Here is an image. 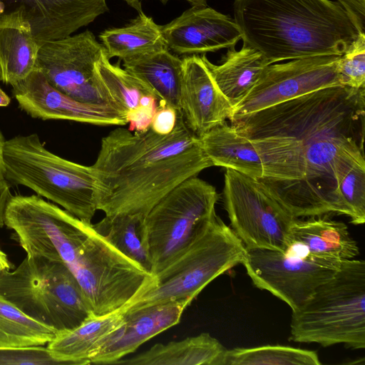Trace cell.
I'll return each instance as SVG.
<instances>
[{
	"instance_id": "30bf717a",
	"label": "cell",
	"mask_w": 365,
	"mask_h": 365,
	"mask_svg": "<svg viewBox=\"0 0 365 365\" xmlns=\"http://www.w3.org/2000/svg\"><path fill=\"white\" fill-rule=\"evenodd\" d=\"M343 262L314 257L299 244L292 242L283 252L246 248L242 264L256 287L272 293L293 311L309 299L321 284L330 279Z\"/></svg>"
},
{
	"instance_id": "f546056e",
	"label": "cell",
	"mask_w": 365,
	"mask_h": 365,
	"mask_svg": "<svg viewBox=\"0 0 365 365\" xmlns=\"http://www.w3.org/2000/svg\"><path fill=\"white\" fill-rule=\"evenodd\" d=\"M339 194L349 210L351 222H365V163L352 165L339 180Z\"/></svg>"
},
{
	"instance_id": "d6a6232c",
	"label": "cell",
	"mask_w": 365,
	"mask_h": 365,
	"mask_svg": "<svg viewBox=\"0 0 365 365\" xmlns=\"http://www.w3.org/2000/svg\"><path fill=\"white\" fill-rule=\"evenodd\" d=\"M178 112L168 106H158L150 128L158 135L170 133L176 125Z\"/></svg>"
},
{
	"instance_id": "5bb4252c",
	"label": "cell",
	"mask_w": 365,
	"mask_h": 365,
	"mask_svg": "<svg viewBox=\"0 0 365 365\" xmlns=\"http://www.w3.org/2000/svg\"><path fill=\"white\" fill-rule=\"evenodd\" d=\"M108 11L106 0H0V25L21 13L41 45L71 35Z\"/></svg>"
},
{
	"instance_id": "9c48e42d",
	"label": "cell",
	"mask_w": 365,
	"mask_h": 365,
	"mask_svg": "<svg viewBox=\"0 0 365 365\" xmlns=\"http://www.w3.org/2000/svg\"><path fill=\"white\" fill-rule=\"evenodd\" d=\"M223 202L232 230L247 249L284 252L294 217L257 179L226 169Z\"/></svg>"
},
{
	"instance_id": "2e32d148",
	"label": "cell",
	"mask_w": 365,
	"mask_h": 365,
	"mask_svg": "<svg viewBox=\"0 0 365 365\" xmlns=\"http://www.w3.org/2000/svg\"><path fill=\"white\" fill-rule=\"evenodd\" d=\"M182 60L180 111L197 137L232 116L233 107L220 91L200 55Z\"/></svg>"
},
{
	"instance_id": "4316f807",
	"label": "cell",
	"mask_w": 365,
	"mask_h": 365,
	"mask_svg": "<svg viewBox=\"0 0 365 365\" xmlns=\"http://www.w3.org/2000/svg\"><path fill=\"white\" fill-rule=\"evenodd\" d=\"M59 333L26 315L0 294V346H43Z\"/></svg>"
},
{
	"instance_id": "5b68a950",
	"label": "cell",
	"mask_w": 365,
	"mask_h": 365,
	"mask_svg": "<svg viewBox=\"0 0 365 365\" xmlns=\"http://www.w3.org/2000/svg\"><path fill=\"white\" fill-rule=\"evenodd\" d=\"M4 165L6 180L31 189L81 220L91 223L98 210L96 179L91 166L55 155L36 133L6 140Z\"/></svg>"
},
{
	"instance_id": "277c9868",
	"label": "cell",
	"mask_w": 365,
	"mask_h": 365,
	"mask_svg": "<svg viewBox=\"0 0 365 365\" xmlns=\"http://www.w3.org/2000/svg\"><path fill=\"white\" fill-rule=\"evenodd\" d=\"M289 340L365 348V262L348 259L309 299L292 311Z\"/></svg>"
},
{
	"instance_id": "7a4b0ae2",
	"label": "cell",
	"mask_w": 365,
	"mask_h": 365,
	"mask_svg": "<svg viewBox=\"0 0 365 365\" xmlns=\"http://www.w3.org/2000/svg\"><path fill=\"white\" fill-rule=\"evenodd\" d=\"M211 166L181 111L168 135H158L150 128L134 133L115 128L102 138L91 165L97 210L106 215L145 216L172 189Z\"/></svg>"
},
{
	"instance_id": "4fadbf2b",
	"label": "cell",
	"mask_w": 365,
	"mask_h": 365,
	"mask_svg": "<svg viewBox=\"0 0 365 365\" xmlns=\"http://www.w3.org/2000/svg\"><path fill=\"white\" fill-rule=\"evenodd\" d=\"M12 88L19 108L34 118L69 120L98 125L127 124L124 112L110 105L76 100L51 86L37 68Z\"/></svg>"
},
{
	"instance_id": "74e56055",
	"label": "cell",
	"mask_w": 365,
	"mask_h": 365,
	"mask_svg": "<svg viewBox=\"0 0 365 365\" xmlns=\"http://www.w3.org/2000/svg\"><path fill=\"white\" fill-rule=\"evenodd\" d=\"M12 264L9 262L7 255L0 250V273L11 270Z\"/></svg>"
},
{
	"instance_id": "f35d334b",
	"label": "cell",
	"mask_w": 365,
	"mask_h": 365,
	"mask_svg": "<svg viewBox=\"0 0 365 365\" xmlns=\"http://www.w3.org/2000/svg\"><path fill=\"white\" fill-rule=\"evenodd\" d=\"M142 1L143 0H138ZM187 1L192 6H207V0H185ZM160 1L165 4L168 0H160Z\"/></svg>"
},
{
	"instance_id": "ba28073f",
	"label": "cell",
	"mask_w": 365,
	"mask_h": 365,
	"mask_svg": "<svg viewBox=\"0 0 365 365\" xmlns=\"http://www.w3.org/2000/svg\"><path fill=\"white\" fill-rule=\"evenodd\" d=\"M217 200L215 187L194 176L178 185L152 207L145 221L153 276L212 220Z\"/></svg>"
},
{
	"instance_id": "3957f363",
	"label": "cell",
	"mask_w": 365,
	"mask_h": 365,
	"mask_svg": "<svg viewBox=\"0 0 365 365\" xmlns=\"http://www.w3.org/2000/svg\"><path fill=\"white\" fill-rule=\"evenodd\" d=\"M234 20L243 43L269 63L317 56H341L358 31L336 1L235 0Z\"/></svg>"
},
{
	"instance_id": "484cf974",
	"label": "cell",
	"mask_w": 365,
	"mask_h": 365,
	"mask_svg": "<svg viewBox=\"0 0 365 365\" xmlns=\"http://www.w3.org/2000/svg\"><path fill=\"white\" fill-rule=\"evenodd\" d=\"M145 217L140 214L106 215L92 226L120 252L153 274Z\"/></svg>"
},
{
	"instance_id": "d6986e66",
	"label": "cell",
	"mask_w": 365,
	"mask_h": 365,
	"mask_svg": "<svg viewBox=\"0 0 365 365\" xmlns=\"http://www.w3.org/2000/svg\"><path fill=\"white\" fill-rule=\"evenodd\" d=\"M216 84L233 109L250 93L269 61L259 51L243 43L240 50L227 48L218 65L211 63L205 54L200 55Z\"/></svg>"
},
{
	"instance_id": "4dcf8cb0",
	"label": "cell",
	"mask_w": 365,
	"mask_h": 365,
	"mask_svg": "<svg viewBox=\"0 0 365 365\" xmlns=\"http://www.w3.org/2000/svg\"><path fill=\"white\" fill-rule=\"evenodd\" d=\"M338 73L342 86L356 89L365 87V34H358L340 56Z\"/></svg>"
},
{
	"instance_id": "ab89813d",
	"label": "cell",
	"mask_w": 365,
	"mask_h": 365,
	"mask_svg": "<svg viewBox=\"0 0 365 365\" xmlns=\"http://www.w3.org/2000/svg\"><path fill=\"white\" fill-rule=\"evenodd\" d=\"M10 102V97L0 88V107H6Z\"/></svg>"
},
{
	"instance_id": "1f68e13d",
	"label": "cell",
	"mask_w": 365,
	"mask_h": 365,
	"mask_svg": "<svg viewBox=\"0 0 365 365\" xmlns=\"http://www.w3.org/2000/svg\"><path fill=\"white\" fill-rule=\"evenodd\" d=\"M0 365H63L54 359L47 347L9 348L0 346Z\"/></svg>"
},
{
	"instance_id": "9a60e30c",
	"label": "cell",
	"mask_w": 365,
	"mask_h": 365,
	"mask_svg": "<svg viewBox=\"0 0 365 365\" xmlns=\"http://www.w3.org/2000/svg\"><path fill=\"white\" fill-rule=\"evenodd\" d=\"M162 31L169 51L184 57L235 47L242 39L234 19L207 6H192Z\"/></svg>"
},
{
	"instance_id": "83f0119b",
	"label": "cell",
	"mask_w": 365,
	"mask_h": 365,
	"mask_svg": "<svg viewBox=\"0 0 365 365\" xmlns=\"http://www.w3.org/2000/svg\"><path fill=\"white\" fill-rule=\"evenodd\" d=\"M95 67L101 83L116 107L125 113L139 106L143 96H155L141 80L125 68L112 64L105 50Z\"/></svg>"
},
{
	"instance_id": "8fae6325",
	"label": "cell",
	"mask_w": 365,
	"mask_h": 365,
	"mask_svg": "<svg viewBox=\"0 0 365 365\" xmlns=\"http://www.w3.org/2000/svg\"><path fill=\"white\" fill-rule=\"evenodd\" d=\"M103 51L94 34L86 30L41 43L36 68L51 86L77 101L118 109L96 70Z\"/></svg>"
},
{
	"instance_id": "ffe728a7",
	"label": "cell",
	"mask_w": 365,
	"mask_h": 365,
	"mask_svg": "<svg viewBox=\"0 0 365 365\" xmlns=\"http://www.w3.org/2000/svg\"><path fill=\"white\" fill-rule=\"evenodd\" d=\"M40 43L21 13L8 16L0 25V81L11 86L35 68Z\"/></svg>"
},
{
	"instance_id": "603a6c76",
	"label": "cell",
	"mask_w": 365,
	"mask_h": 365,
	"mask_svg": "<svg viewBox=\"0 0 365 365\" xmlns=\"http://www.w3.org/2000/svg\"><path fill=\"white\" fill-rule=\"evenodd\" d=\"M200 145L212 164L260 179V157L251 141L226 121L198 137Z\"/></svg>"
},
{
	"instance_id": "f1b7e54d",
	"label": "cell",
	"mask_w": 365,
	"mask_h": 365,
	"mask_svg": "<svg viewBox=\"0 0 365 365\" xmlns=\"http://www.w3.org/2000/svg\"><path fill=\"white\" fill-rule=\"evenodd\" d=\"M315 351L282 345L227 349L223 365H320Z\"/></svg>"
},
{
	"instance_id": "60d3db41",
	"label": "cell",
	"mask_w": 365,
	"mask_h": 365,
	"mask_svg": "<svg viewBox=\"0 0 365 365\" xmlns=\"http://www.w3.org/2000/svg\"><path fill=\"white\" fill-rule=\"evenodd\" d=\"M130 7L135 9L138 13L142 12L141 2L138 0H123Z\"/></svg>"
},
{
	"instance_id": "d590c367",
	"label": "cell",
	"mask_w": 365,
	"mask_h": 365,
	"mask_svg": "<svg viewBox=\"0 0 365 365\" xmlns=\"http://www.w3.org/2000/svg\"><path fill=\"white\" fill-rule=\"evenodd\" d=\"M11 195L7 182L0 185V227L4 225V214L7 200Z\"/></svg>"
},
{
	"instance_id": "52a82bcc",
	"label": "cell",
	"mask_w": 365,
	"mask_h": 365,
	"mask_svg": "<svg viewBox=\"0 0 365 365\" xmlns=\"http://www.w3.org/2000/svg\"><path fill=\"white\" fill-rule=\"evenodd\" d=\"M245 253L241 240L216 215L188 246L154 275V286L123 309L167 301L190 305L212 280L242 264Z\"/></svg>"
},
{
	"instance_id": "7402d4cb",
	"label": "cell",
	"mask_w": 365,
	"mask_h": 365,
	"mask_svg": "<svg viewBox=\"0 0 365 365\" xmlns=\"http://www.w3.org/2000/svg\"><path fill=\"white\" fill-rule=\"evenodd\" d=\"M226 349L209 333L178 341L156 344L131 358L113 364L124 365H223Z\"/></svg>"
},
{
	"instance_id": "7c38bea8",
	"label": "cell",
	"mask_w": 365,
	"mask_h": 365,
	"mask_svg": "<svg viewBox=\"0 0 365 365\" xmlns=\"http://www.w3.org/2000/svg\"><path fill=\"white\" fill-rule=\"evenodd\" d=\"M340 56H311L268 65L247 96L234 108L232 116L256 112L320 89L342 86L338 73Z\"/></svg>"
},
{
	"instance_id": "ac0fdd59",
	"label": "cell",
	"mask_w": 365,
	"mask_h": 365,
	"mask_svg": "<svg viewBox=\"0 0 365 365\" xmlns=\"http://www.w3.org/2000/svg\"><path fill=\"white\" fill-rule=\"evenodd\" d=\"M123 310L93 316L76 328L60 333L46 347L63 365H86L105 339L123 323Z\"/></svg>"
},
{
	"instance_id": "e575fe53",
	"label": "cell",
	"mask_w": 365,
	"mask_h": 365,
	"mask_svg": "<svg viewBox=\"0 0 365 365\" xmlns=\"http://www.w3.org/2000/svg\"><path fill=\"white\" fill-rule=\"evenodd\" d=\"M358 34H365V0H336Z\"/></svg>"
},
{
	"instance_id": "6da1fadb",
	"label": "cell",
	"mask_w": 365,
	"mask_h": 365,
	"mask_svg": "<svg viewBox=\"0 0 365 365\" xmlns=\"http://www.w3.org/2000/svg\"><path fill=\"white\" fill-rule=\"evenodd\" d=\"M364 88L329 87L229 119L260 157L259 180L294 217H349L338 184L365 163Z\"/></svg>"
},
{
	"instance_id": "836d02e7",
	"label": "cell",
	"mask_w": 365,
	"mask_h": 365,
	"mask_svg": "<svg viewBox=\"0 0 365 365\" xmlns=\"http://www.w3.org/2000/svg\"><path fill=\"white\" fill-rule=\"evenodd\" d=\"M158 106H144L139 105L126 113L128 129L133 132H144L150 125Z\"/></svg>"
},
{
	"instance_id": "8d00e7d4",
	"label": "cell",
	"mask_w": 365,
	"mask_h": 365,
	"mask_svg": "<svg viewBox=\"0 0 365 365\" xmlns=\"http://www.w3.org/2000/svg\"><path fill=\"white\" fill-rule=\"evenodd\" d=\"M5 142L6 140L4 139L3 134L0 130V185L7 182L5 178L4 165V149Z\"/></svg>"
},
{
	"instance_id": "e0dca14e",
	"label": "cell",
	"mask_w": 365,
	"mask_h": 365,
	"mask_svg": "<svg viewBox=\"0 0 365 365\" xmlns=\"http://www.w3.org/2000/svg\"><path fill=\"white\" fill-rule=\"evenodd\" d=\"M189 306L185 302L161 303L123 309V324L113 331L91 359V364H113L141 344L179 323Z\"/></svg>"
},
{
	"instance_id": "44dd1931",
	"label": "cell",
	"mask_w": 365,
	"mask_h": 365,
	"mask_svg": "<svg viewBox=\"0 0 365 365\" xmlns=\"http://www.w3.org/2000/svg\"><path fill=\"white\" fill-rule=\"evenodd\" d=\"M317 217L297 218L291 226L290 243L297 242L309 255L322 258L344 261L359 255L357 243L344 222Z\"/></svg>"
},
{
	"instance_id": "cb8c5ba5",
	"label": "cell",
	"mask_w": 365,
	"mask_h": 365,
	"mask_svg": "<svg viewBox=\"0 0 365 365\" xmlns=\"http://www.w3.org/2000/svg\"><path fill=\"white\" fill-rule=\"evenodd\" d=\"M123 61L126 71L153 91L160 106L180 111L182 58L165 48Z\"/></svg>"
},
{
	"instance_id": "d4e9b609",
	"label": "cell",
	"mask_w": 365,
	"mask_h": 365,
	"mask_svg": "<svg viewBox=\"0 0 365 365\" xmlns=\"http://www.w3.org/2000/svg\"><path fill=\"white\" fill-rule=\"evenodd\" d=\"M99 38L110 59L118 57L125 61L168 48L162 26L143 11L122 27L105 29Z\"/></svg>"
},
{
	"instance_id": "8992f818",
	"label": "cell",
	"mask_w": 365,
	"mask_h": 365,
	"mask_svg": "<svg viewBox=\"0 0 365 365\" xmlns=\"http://www.w3.org/2000/svg\"><path fill=\"white\" fill-rule=\"evenodd\" d=\"M0 294L59 334L94 316L71 270L42 256L26 255L15 269L0 273Z\"/></svg>"
}]
</instances>
